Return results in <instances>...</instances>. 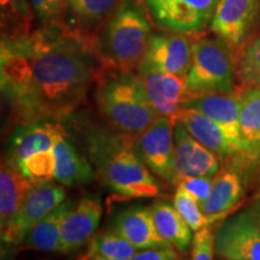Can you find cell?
<instances>
[{
  "instance_id": "1",
  "label": "cell",
  "mask_w": 260,
  "mask_h": 260,
  "mask_svg": "<svg viewBox=\"0 0 260 260\" xmlns=\"http://www.w3.org/2000/svg\"><path fill=\"white\" fill-rule=\"evenodd\" d=\"M2 92L16 122H60L87 100L100 76L96 39L71 28L3 35Z\"/></svg>"
},
{
  "instance_id": "2",
  "label": "cell",
  "mask_w": 260,
  "mask_h": 260,
  "mask_svg": "<svg viewBox=\"0 0 260 260\" xmlns=\"http://www.w3.org/2000/svg\"><path fill=\"white\" fill-rule=\"evenodd\" d=\"M134 141L133 136L93 123L83 129L86 157L104 186L119 199L157 197L160 184L139 157Z\"/></svg>"
},
{
  "instance_id": "3",
  "label": "cell",
  "mask_w": 260,
  "mask_h": 260,
  "mask_svg": "<svg viewBox=\"0 0 260 260\" xmlns=\"http://www.w3.org/2000/svg\"><path fill=\"white\" fill-rule=\"evenodd\" d=\"M149 12L142 0H121L103 23L96 39L106 69L132 73L144 59L151 38Z\"/></svg>"
},
{
  "instance_id": "4",
  "label": "cell",
  "mask_w": 260,
  "mask_h": 260,
  "mask_svg": "<svg viewBox=\"0 0 260 260\" xmlns=\"http://www.w3.org/2000/svg\"><path fill=\"white\" fill-rule=\"evenodd\" d=\"M95 102L110 128L136 138L158 118L138 75L111 70L100 77Z\"/></svg>"
},
{
  "instance_id": "5",
  "label": "cell",
  "mask_w": 260,
  "mask_h": 260,
  "mask_svg": "<svg viewBox=\"0 0 260 260\" xmlns=\"http://www.w3.org/2000/svg\"><path fill=\"white\" fill-rule=\"evenodd\" d=\"M235 53L220 38L203 37L193 42L186 77V98L235 90Z\"/></svg>"
},
{
  "instance_id": "6",
  "label": "cell",
  "mask_w": 260,
  "mask_h": 260,
  "mask_svg": "<svg viewBox=\"0 0 260 260\" xmlns=\"http://www.w3.org/2000/svg\"><path fill=\"white\" fill-rule=\"evenodd\" d=\"M162 30L195 35L211 27L220 0H144Z\"/></svg>"
},
{
  "instance_id": "7",
  "label": "cell",
  "mask_w": 260,
  "mask_h": 260,
  "mask_svg": "<svg viewBox=\"0 0 260 260\" xmlns=\"http://www.w3.org/2000/svg\"><path fill=\"white\" fill-rule=\"evenodd\" d=\"M67 199V190L52 182L34 184L18 212L2 228L3 246H19L29 233Z\"/></svg>"
},
{
  "instance_id": "8",
  "label": "cell",
  "mask_w": 260,
  "mask_h": 260,
  "mask_svg": "<svg viewBox=\"0 0 260 260\" xmlns=\"http://www.w3.org/2000/svg\"><path fill=\"white\" fill-rule=\"evenodd\" d=\"M214 251L224 260H260V220L256 207L228 218L214 235Z\"/></svg>"
},
{
  "instance_id": "9",
  "label": "cell",
  "mask_w": 260,
  "mask_h": 260,
  "mask_svg": "<svg viewBox=\"0 0 260 260\" xmlns=\"http://www.w3.org/2000/svg\"><path fill=\"white\" fill-rule=\"evenodd\" d=\"M175 122V118L159 116L134 141L136 152L146 167L171 184H174Z\"/></svg>"
},
{
  "instance_id": "10",
  "label": "cell",
  "mask_w": 260,
  "mask_h": 260,
  "mask_svg": "<svg viewBox=\"0 0 260 260\" xmlns=\"http://www.w3.org/2000/svg\"><path fill=\"white\" fill-rule=\"evenodd\" d=\"M193 44L189 35L168 30L155 32L149 38L145 57L138 69H154L186 79Z\"/></svg>"
},
{
  "instance_id": "11",
  "label": "cell",
  "mask_w": 260,
  "mask_h": 260,
  "mask_svg": "<svg viewBox=\"0 0 260 260\" xmlns=\"http://www.w3.org/2000/svg\"><path fill=\"white\" fill-rule=\"evenodd\" d=\"M219 171V158L195 140L180 121L175 122L174 184L184 177L214 176Z\"/></svg>"
},
{
  "instance_id": "12",
  "label": "cell",
  "mask_w": 260,
  "mask_h": 260,
  "mask_svg": "<svg viewBox=\"0 0 260 260\" xmlns=\"http://www.w3.org/2000/svg\"><path fill=\"white\" fill-rule=\"evenodd\" d=\"M259 0H220L211 29L234 53L245 44L254 23Z\"/></svg>"
},
{
  "instance_id": "13",
  "label": "cell",
  "mask_w": 260,
  "mask_h": 260,
  "mask_svg": "<svg viewBox=\"0 0 260 260\" xmlns=\"http://www.w3.org/2000/svg\"><path fill=\"white\" fill-rule=\"evenodd\" d=\"M103 216L102 200L95 194L83 197L75 204L61 228L59 253H73L88 243Z\"/></svg>"
},
{
  "instance_id": "14",
  "label": "cell",
  "mask_w": 260,
  "mask_h": 260,
  "mask_svg": "<svg viewBox=\"0 0 260 260\" xmlns=\"http://www.w3.org/2000/svg\"><path fill=\"white\" fill-rule=\"evenodd\" d=\"M182 107L197 110L216 122L240 154V111H241V92L205 94L184 99ZM181 107V109H182ZM239 157V155H237ZM237 159V158H236Z\"/></svg>"
},
{
  "instance_id": "15",
  "label": "cell",
  "mask_w": 260,
  "mask_h": 260,
  "mask_svg": "<svg viewBox=\"0 0 260 260\" xmlns=\"http://www.w3.org/2000/svg\"><path fill=\"white\" fill-rule=\"evenodd\" d=\"M110 229L132 242L138 249L171 246L158 233L151 209L142 205H133L119 210L111 219Z\"/></svg>"
},
{
  "instance_id": "16",
  "label": "cell",
  "mask_w": 260,
  "mask_h": 260,
  "mask_svg": "<svg viewBox=\"0 0 260 260\" xmlns=\"http://www.w3.org/2000/svg\"><path fill=\"white\" fill-rule=\"evenodd\" d=\"M64 134L67 133L60 122L42 121L18 125L6 141L5 158L16 165L28 155L52 149Z\"/></svg>"
},
{
  "instance_id": "17",
  "label": "cell",
  "mask_w": 260,
  "mask_h": 260,
  "mask_svg": "<svg viewBox=\"0 0 260 260\" xmlns=\"http://www.w3.org/2000/svg\"><path fill=\"white\" fill-rule=\"evenodd\" d=\"M138 76L158 116L176 119L186 98V79L154 69H138Z\"/></svg>"
},
{
  "instance_id": "18",
  "label": "cell",
  "mask_w": 260,
  "mask_h": 260,
  "mask_svg": "<svg viewBox=\"0 0 260 260\" xmlns=\"http://www.w3.org/2000/svg\"><path fill=\"white\" fill-rule=\"evenodd\" d=\"M239 164L260 167V87L241 92Z\"/></svg>"
},
{
  "instance_id": "19",
  "label": "cell",
  "mask_w": 260,
  "mask_h": 260,
  "mask_svg": "<svg viewBox=\"0 0 260 260\" xmlns=\"http://www.w3.org/2000/svg\"><path fill=\"white\" fill-rule=\"evenodd\" d=\"M245 194L242 176L234 168H225L219 170L214 176L212 190L205 203L201 205V210L209 219L210 225L236 207L242 200Z\"/></svg>"
},
{
  "instance_id": "20",
  "label": "cell",
  "mask_w": 260,
  "mask_h": 260,
  "mask_svg": "<svg viewBox=\"0 0 260 260\" xmlns=\"http://www.w3.org/2000/svg\"><path fill=\"white\" fill-rule=\"evenodd\" d=\"M176 119L184 125L195 140L214 152L219 158H232L236 160L239 155L237 148L226 138L222 128L204 113L182 107L177 113Z\"/></svg>"
},
{
  "instance_id": "21",
  "label": "cell",
  "mask_w": 260,
  "mask_h": 260,
  "mask_svg": "<svg viewBox=\"0 0 260 260\" xmlns=\"http://www.w3.org/2000/svg\"><path fill=\"white\" fill-rule=\"evenodd\" d=\"M53 149L57 160L54 180L58 183L74 187L88 183L96 176L89 159L80 153L79 149L68 139L67 134L57 140Z\"/></svg>"
},
{
  "instance_id": "22",
  "label": "cell",
  "mask_w": 260,
  "mask_h": 260,
  "mask_svg": "<svg viewBox=\"0 0 260 260\" xmlns=\"http://www.w3.org/2000/svg\"><path fill=\"white\" fill-rule=\"evenodd\" d=\"M34 183L19 169L4 158L0 170V223L2 228L9 222L23 205Z\"/></svg>"
},
{
  "instance_id": "23",
  "label": "cell",
  "mask_w": 260,
  "mask_h": 260,
  "mask_svg": "<svg viewBox=\"0 0 260 260\" xmlns=\"http://www.w3.org/2000/svg\"><path fill=\"white\" fill-rule=\"evenodd\" d=\"M151 212L155 228L165 241L180 253H186L193 242V230L182 218L174 204L167 200H155L151 205Z\"/></svg>"
},
{
  "instance_id": "24",
  "label": "cell",
  "mask_w": 260,
  "mask_h": 260,
  "mask_svg": "<svg viewBox=\"0 0 260 260\" xmlns=\"http://www.w3.org/2000/svg\"><path fill=\"white\" fill-rule=\"evenodd\" d=\"M76 201L68 200L45 217L25 239V248L42 252H59L61 228Z\"/></svg>"
},
{
  "instance_id": "25",
  "label": "cell",
  "mask_w": 260,
  "mask_h": 260,
  "mask_svg": "<svg viewBox=\"0 0 260 260\" xmlns=\"http://www.w3.org/2000/svg\"><path fill=\"white\" fill-rule=\"evenodd\" d=\"M121 0H67V15L76 30L88 32L103 24Z\"/></svg>"
},
{
  "instance_id": "26",
  "label": "cell",
  "mask_w": 260,
  "mask_h": 260,
  "mask_svg": "<svg viewBox=\"0 0 260 260\" xmlns=\"http://www.w3.org/2000/svg\"><path fill=\"white\" fill-rule=\"evenodd\" d=\"M136 251L138 248L132 242L110 229L93 237L87 258L100 255L105 260H130L138 253Z\"/></svg>"
},
{
  "instance_id": "27",
  "label": "cell",
  "mask_w": 260,
  "mask_h": 260,
  "mask_svg": "<svg viewBox=\"0 0 260 260\" xmlns=\"http://www.w3.org/2000/svg\"><path fill=\"white\" fill-rule=\"evenodd\" d=\"M3 35L30 32L34 15L29 0H2Z\"/></svg>"
},
{
  "instance_id": "28",
  "label": "cell",
  "mask_w": 260,
  "mask_h": 260,
  "mask_svg": "<svg viewBox=\"0 0 260 260\" xmlns=\"http://www.w3.org/2000/svg\"><path fill=\"white\" fill-rule=\"evenodd\" d=\"M16 167L34 184L51 182L56 176L57 160L54 149H46L28 155L19 160Z\"/></svg>"
},
{
  "instance_id": "29",
  "label": "cell",
  "mask_w": 260,
  "mask_h": 260,
  "mask_svg": "<svg viewBox=\"0 0 260 260\" xmlns=\"http://www.w3.org/2000/svg\"><path fill=\"white\" fill-rule=\"evenodd\" d=\"M29 3L40 29L67 28V0H29Z\"/></svg>"
},
{
  "instance_id": "30",
  "label": "cell",
  "mask_w": 260,
  "mask_h": 260,
  "mask_svg": "<svg viewBox=\"0 0 260 260\" xmlns=\"http://www.w3.org/2000/svg\"><path fill=\"white\" fill-rule=\"evenodd\" d=\"M174 206L193 232L197 233L210 225L199 203L183 187L177 186L174 195Z\"/></svg>"
},
{
  "instance_id": "31",
  "label": "cell",
  "mask_w": 260,
  "mask_h": 260,
  "mask_svg": "<svg viewBox=\"0 0 260 260\" xmlns=\"http://www.w3.org/2000/svg\"><path fill=\"white\" fill-rule=\"evenodd\" d=\"M237 75L246 88L260 87V37L242 50Z\"/></svg>"
},
{
  "instance_id": "32",
  "label": "cell",
  "mask_w": 260,
  "mask_h": 260,
  "mask_svg": "<svg viewBox=\"0 0 260 260\" xmlns=\"http://www.w3.org/2000/svg\"><path fill=\"white\" fill-rule=\"evenodd\" d=\"M214 252V234L210 225L194 234L190 260H213Z\"/></svg>"
},
{
  "instance_id": "33",
  "label": "cell",
  "mask_w": 260,
  "mask_h": 260,
  "mask_svg": "<svg viewBox=\"0 0 260 260\" xmlns=\"http://www.w3.org/2000/svg\"><path fill=\"white\" fill-rule=\"evenodd\" d=\"M216 176V175H214ZM214 176H194L184 177L178 182L177 186L183 187L201 206L205 201L209 199L212 190Z\"/></svg>"
},
{
  "instance_id": "34",
  "label": "cell",
  "mask_w": 260,
  "mask_h": 260,
  "mask_svg": "<svg viewBox=\"0 0 260 260\" xmlns=\"http://www.w3.org/2000/svg\"><path fill=\"white\" fill-rule=\"evenodd\" d=\"M178 251L174 246L155 249H142L130 260H177Z\"/></svg>"
},
{
  "instance_id": "35",
  "label": "cell",
  "mask_w": 260,
  "mask_h": 260,
  "mask_svg": "<svg viewBox=\"0 0 260 260\" xmlns=\"http://www.w3.org/2000/svg\"><path fill=\"white\" fill-rule=\"evenodd\" d=\"M90 260H105V259H104L103 256H100V255H94Z\"/></svg>"
},
{
  "instance_id": "36",
  "label": "cell",
  "mask_w": 260,
  "mask_h": 260,
  "mask_svg": "<svg viewBox=\"0 0 260 260\" xmlns=\"http://www.w3.org/2000/svg\"><path fill=\"white\" fill-rule=\"evenodd\" d=\"M177 260H190V258H189V256L183 255V256H178Z\"/></svg>"
},
{
  "instance_id": "37",
  "label": "cell",
  "mask_w": 260,
  "mask_h": 260,
  "mask_svg": "<svg viewBox=\"0 0 260 260\" xmlns=\"http://www.w3.org/2000/svg\"><path fill=\"white\" fill-rule=\"evenodd\" d=\"M256 211H258V217H259V220H260V201L258 203V206H256Z\"/></svg>"
}]
</instances>
